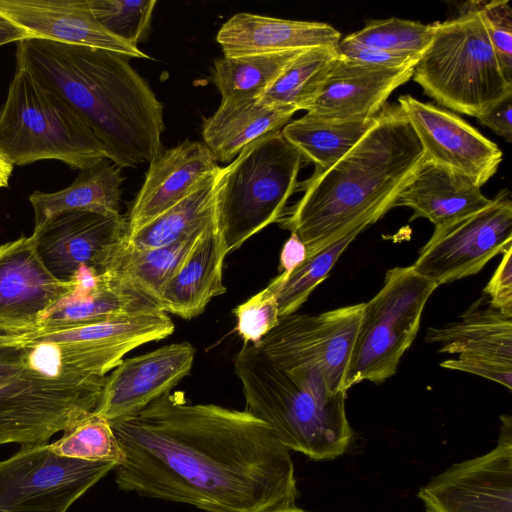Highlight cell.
<instances>
[{"label": "cell", "instance_id": "obj_1", "mask_svg": "<svg viewBox=\"0 0 512 512\" xmlns=\"http://www.w3.org/2000/svg\"><path fill=\"white\" fill-rule=\"evenodd\" d=\"M109 422L124 455L114 469L122 491L205 512H275L299 494L290 450L246 410L168 392Z\"/></svg>", "mask_w": 512, "mask_h": 512}, {"label": "cell", "instance_id": "obj_2", "mask_svg": "<svg viewBox=\"0 0 512 512\" xmlns=\"http://www.w3.org/2000/svg\"><path fill=\"white\" fill-rule=\"evenodd\" d=\"M130 59L37 38L17 42L16 49V66L30 70L65 99L120 169L150 163L163 151L164 106Z\"/></svg>", "mask_w": 512, "mask_h": 512}, {"label": "cell", "instance_id": "obj_3", "mask_svg": "<svg viewBox=\"0 0 512 512\" xmlns=\"http://www.w3.org/2000/svg\"><path fill=\"white\" fill-rule=\"evenodd\" d=\"M424 160L398 104H385L363 136L336 163L300 184L303 196L278 221L312 256L391 208Z\"/></svg>", "mask_w": 512, "mask_h": 512}, {"label": "cell", "instance_id": "obj_4", "mask_svg": "<svg viewBox=\"0 0 512 512\" xmlns=\"http://www.w3.org/2000/svg\"><path fill=\"white\" fill-rule=\"evenodd\" d=\"M105 378L65 369L51 344L0 337V445L48 443L96 410Z\"/></svg>", "mask_w": 512, "mask_h": 512}, {"label": "cell", "instance_id": "obj_5", "mask_svg": "<svg viewBox=\"0 0 512 512\" xmlns=\"http://www.w3.org/2000/svg\"><path fill=\"white\" fill-rule=\"evenodd\" d=\"M233 364L245 410L267 423L288 450L313 460L345 453L353 437L346 393H331L319 379L283 369L257 344L244 343Z\"/></svg>", "mask_w": 512, "mask_h": 512}, {"label": "cell", "instance_id": "obj_6", "mask_svg": "<svg viewBox=\"0 0 512 512\" xmlns=\"http://www.w3.org/2000/svg\"><path fill=\"white\" fill-rule=\"evenodd\" d=\"M412 78L438 104L479 117L512 97L510 82L490 43L475 1L456 18L435 23Z\"/></svg>", "mask_w": 512, "mask_h": 512}, {"label": "cell", "instance_id": "obj_7", "mask_svg": "<svg viewBox=\"0 0 512 512\" xmlns=\"http://www.w3.org/2000/svg\"><path fill=\"white\" fill-rule=\"evenodd\" d=\"M303 160L280 130L254 140L220 167L214 219L227 255L282 218Z\"/></svg>", "mask_w": 512, "mask_h": 512}, {"label": "cell", "instance_id": "obj_8", "mask_svg": "<svg viewBox=\"0 0 512 512\" xmlns=\"http://www.w3.org/2000/svg\"><path fill=\"white\" fill-rule=\"evenodd\" d=\"M0 153L12 165L52 159L80 170L106 158L75 109L22 66H16L0 109Z\"/></svg>", "mask_w": 512, "mask_h": 512}, {"label": "cell", "instance_id": "obj_9", "mask_svg": "<svg viewBox=\"0 0 512 512\" xmlns=\"http://www.w3.org/2000/svg\"><path fill=\"white\" fill-rule=\"evenodd\" d=\"M438 286L411 266L387 270L378 293L364 303L343 390L393 376L414 341L424 307Z\"/></svg>", "mask_w": 512, "mask_h": 512}, {"label": "cell", "instance_id": "obj_10", "mask_svg": "<svg viewBox=\"0 0 512 512\" xmlns=\"http://www.w3.org/2000/svg\"><path fill=\"white\" fill-rule=\"evenodd\" d=\"M363 305L281 317L257 345L283 369L315 377L331 393H346L343 380Z\"/></svg>", "mask_w": 512, "mask_h": 512}, {"label": "cell", "instance_id": "obj_11", "mask_svg": "<svg viewBox=\"0 0 512 512\" xmlns=\"http://www.w3.org/2000/svg\"><path fill=\"white\" fill-rule=\"evenodd\" d=\"M116 466L60 456L48 443L21 445L0 461V512H67Z\"/></svg>", "mask_w": 512, "mask_h": 512}, {"label": "cell", "instance_id": "obj_12", "mask_svg": "<svg viewBox=\"0 0 512 512\" xmlns=\"http://www.w3.org/2000/svg\"><path fill=\"white\" fill-rule=\"evenodd\" d=\"M512 246V201L500 191L483 209L435 227L412 265L437 286L480 272Z\"/></svg>", "mask_w": 512, "mask_h": 512}, {"label": "cell", "instance_id": "obj_13", "mask_svg": "<svg viewBox=\"0 0 512 512\" xmlns=\"http://www.w3.org/2000/svg\"><path fill=\"white\" fill-rule=\"evenodd\" d=\"M175 326L161 309L52 332L7 337L19 344H52L63 367L105 377L135 348L170 336Z\"/></svg>", "mask_w": 512, "mask_h": 512}, {"label": "cell", "instance_id": "obj_14", "mask_svg": "<svg viewBox=\"0 0 512 512\" xmlns=\"http://www.w3.org/2000/svg\"><path fill=\"white\" fill-rule=\"evenodd\" d=\"M501 420L493 450L452 465L419 490L427 512H512V418Z\"/></svg>", "mask_w": 512, "mask_h": 512}, {"label": "cell", "instance_id": "obj_15", "mask_svg": "<svg viewBox=\"0 0 512 512\" xmlns=\"http://www.w3.org/2000/svg\"><path fill=\"white\" fill-rule=\"evenodd\" d=\"M426 159L466 176L480 188L496 173L502 151L454 113L410 95L398 98Z\"/></svg>", "mask_w": 512, "mask_h": 512}, {"label": "cell", "instance_id": "obj_16", "mask_svg": "<svg viewBox=\"0 0 512 512\" xmlns=\"http://www.w3.org/2000/svg\"><path fill=\"white\" fill-rule=\"evenodd\" d=\"M127 235V219L87 210L59 213L31 235L37 254L58 280L70 282L81 266L102 274L113 249Z\"/></svg>", "mask_w": 512, "mask_h": 512}, {"label": "cell", "instance_id": "obj_17", "mask_svg": "<svg viewBox=\"0 0 512 512\" xmlns=\"http://www.w3.org/2000/svg\"><path fill=\"white\" fill-rule=\"evenodd\" d=\"M426 340L440 344V352L458 357L440 366L463 371L512 389V318L481 299L454 323L429 328Z\"/></svg>", "mask_w": 512, "mask_h": 512}, {"label": "cell", "instance_id": "obj_18", "mask_svg": "<svg viewBox=\"0 0 512 512\" xmlns=\"http://www.w3.org/2000/svg\"><path fill=\"white\" fill-rule=\"evenodd\" d=\"M72 286L47 270L32 236L0 245V337L36 332L40 316Z\"/></svg>", "mask_w": 512, "mask_h": 512}, {"label": "cell", "instance_id": "obj_19", "mask_svg": "<svg viewBox=\"0 0 512 512\" xmlns=\"http://www.w3.org/2000/svg\"><path fill=\"white\" fill-rule=\"evenodd\" d=\"M195 353L185 341L123 359L105 378L94 412L108 421L138 413L189 375Z\"/></svg>", "mask_w": 512, "mask_h": 512}, {"label": "cell", "instance_id": "obj_20", "mask_svg": "<svg viewBox=\"0 0 512 512\" xmlns=\"http://www.w3.org/2000/svg\"><path fill=\"white\" fill-rule=\"evenodd\" d=\"M0 14L31 38L150 59L138 47L108 32L94 17L89 0H0Z\"/></svg>", "mask_w": 512, "mask_h": 512}, {"label": "cell", "instance_id": "obj_21", "mask_svg": "<svg viewBox=\"0 0 512 512\" xmlns=\"http://www.w3.org/2000/svg\"><path fill=\"white\" fill-rule=\"evenodd\" d=\"M71 282V291L40 316L36 332L65 330L160 309L152 299L110 272L99 274L84 265Z\"/></svg>", "mask_w": 512, "mask_h": 512}, {"label": "cell", "instance_id": "obj_22", "mask_svg": "<svg viewBox=\"0 0 512 512\" xmlns=\"http://www.w3.org/2000/svg\"><path fill=\"white\" fill-rule=\"evenodd\" d=\"M413 67H380L339 55L307 113L336 121L372 120L392 92L412 78Z\"/></svg>", "mask_w": 512, "mask_h": 512}, {"label": "cell", "instance_id": "obj_23", "mask_svg": "<svg viewBox=\"0 0 512 512\" xmlns=\"http://www.w3.org/2000/svg\"><path fill=\"white\" fill-rule=\"evenodd\" d=\"M216 164L204 143L185 140L163 150L150 163L144 183L135 197L127 219L129 236L180 202Z\"/></svg>", "mask_w": 512, "mask_h": 512}, {"label": "cell", "instance_id": "obj_24", "mask_svg": "<svg viewBox=\"0 0 512 512\" xmlns=\"http://www.w3.org/2000/svg\"><path fill=\"white\" fill-rule=\"evenodd\" d=\"M340 40V32L327 23L246 12L233 15L216 36L225 57L337 47Z\"/></svg>", "mask_w": 512, "mask_h": 512}, {"label": "cell", "instance_id": "obj_25", "mask_svg": "<svg viewBox=\"0 0 512 512\" xmlns=\"http://www.w3.org/2000/svg\"><path fill=\"white\" fill-rule=\"evenodd\" d=\"M491 199L469 178L428 160H424L415 175L398 195L394 207L406 206L417 218L428 219L440 227L477 212Z\"/></svg>", "mask_w": 512, "mask_h": 512}, {"label": "cell", "instance_id": "obj_26", "mask_svg": "<svg viewBox=\"0 0 512 512\" xmlns=\"http://www.w3.org/2000/svg\"><path fill=\"white\" fill-rule=\"evenodd\" d=\"M226 255L213 219L181 268L161 290L159 308L183 319L199 316L214 297L226 292L223 284Z\"/></svg>", "mask_w": 512, "mask_h": 512}, {"label": "cell", "instance_id": "obj_27", "mask_svg": "<svg viewBox=\"0 0 512 512\" xmlns=\"http://www.w3.org/2000/svg\"><path fill=\"white\" fill-rule=\"evenodd\" d=\"M295 113L264 104L260 97L221 99L215 113L203 122V141L215 161L229 162L254 140L280 131Z\"/></svg>", "mask_w": 512, "mask_h": 512}, {"label": "cell", "instance_id": "obj_28", "mask_svg": "<svg viewBox=\"0 0 512 512\" xmlns=\"http://www.w3.org/2000/svg\"><path fill=\"white\" fill-rule=\"evenodd\" d=\"M121 169L104 158L80 170L74 182L59 191H35L29 196L35 228L53 216L70 210H87L105 215L120 214Z\"/></svg>", "mask_w": 512, "mask_h": 512}, {"label": "cell", "instance_id": "obj_29", "mask_svg": "<svg viewBox=\"0 0 512 512\" xmlns=\"http://www.w3.org/2000/svg\"><path fill=\"white\" fill-rule=\"evenodd\" d=\"M208 225L171 244L145 251L127 249L122 240L111 252L102 273L118 276L157 303L161 290L181 268Z\"/></svg>", "mask_w": 512, "mask_h": 512}, {"label": "cell", "instance_id": "obj_30", "mask_svg": "<svg viewBox=\"0 0 512 512\" xmlns=\"http://www.w3.org/2000/svg\"><path fill=\"white\" fill-rule=\"evenodd\" d=\"M219 169L204 177L180 202L126 236L123 246L134 251L154 249L208 225L214 218V192Z\"/></svg>", "mask_w": 512, "mask_h": 512}, {"label": "cell", "instance_id": "obj_31", "mask_svg": "<svg viewBox=\"0 0 512 512\" xmlns=\"http://www.w3.org/2000/svg\"><path fill=\"white\" fill-rule=\"evenodd\" d=\"M369 121H336L306 113L289 122L281 130L304 160L321 172L342 158L372 124Z\"/></svg>", "mask_w": 512, "mask_h": 512}, {"label": "cell", "instance_id": "obj_32", "mask_svg": "<svg viewBox=\"0 0 512 512\" xmlns=\"http://www.w3.org/2000/svg\"><path fill=\"white\" fill-rule=\"evenodd\" d=\"M339 57L337 47L304 50L263 92L267 105L308 111L320 95Z\"/></svg>", "mask_w": 512, "mask_h": 512}, {"label": "cell", "instance_id": "obj_33", "mask_svg": "<svg viewBox=\"0 0 512 512\" xmlns=\"http://www.w3.org/2000/svg\"><path fill=\"white\" fill-rule=\"evenodd\" d=\"M303 51L223 56L214 61L211 81L222 99L260 97Z\"/></svg>", "mask_w": 512, "mask_h": 512}, {"label": "cell", "instance_id": "obj_34", "mask_svg": "<svg viewBox=\"0 0 512 512\" xmlns=\"http://www.w3.org/2000/svg\"><path fill=\"white\" fill-rule=\"evenodd\" d=\"M362 224L318 253L309 256L289 275L280 273L270 284L277 293L280 318L295 313L329 272L349 246L367 228Z\"/></svg>", "mask_w": 512, "mask_h": 512}, {"label": "cell", "instance_id": "obj_35", "mask_svg": "<svg viewBox=\"0 0 512 512\" xmlns=\"http://www.w3.org/2000/svg\"><path fill=\"white\" fill-rule=\"evenodd\" d=\"M50 449L63 457L87 461H113L119 465L124 455L110 422L91 413L64 431Z\"/></svg>", "mask_w": 512, "mask_h": 512}, {"label": "cell", "instance_id": "obj_36", "mask_svg": "<svg viewBox=\"0 0 512 512\" xmlns=\"http://www.w3.org/2000/svg\"><path fill=\"white\" fill-rule=\"evenodd\" d=\"M434 32L435 23L389 18L371 21L347 37L366 46L419 59L431 43Z\"/></svg>", "mask_w": 512, "mask_h": 512}, {"label": "cell", "instance_id": "obj_37", "mask_svg": "<svg viewBox=\"0 0 512 512\" xmlns=\"http://www.w3.org/2000/svg\"><path fill=\"white\" fill-rule=\"evenodd\" d=\"M96 20L112 35L138 47L149 34L155 0H89Z\"/></svg>", "mask_w": 512, "mask_h": 512}, {"label": "cell", "instance_id": "obj_38", "mask_svg": "<svg viewBox=\"0 0 512 512\" xmlns=\"http://www.w3.org/2000/svg\"><path fill=\"white\" fill-rule=\"evenodd\" d=\"M236 331L244 343L258 344L280 320L277 293L267 287L233 309Z\"/></svg>", "mask_w": 512, "mask_h": 512}, {"label": "cell", "instance_id": "obj_39", "mask_svg": "<svg viewBox=\"0 0 512 512\" xmlns=\"http://www.w3.org/2000/svg\"><path fill=\"white\" fill-rule=\"evenodd\" d=\"M475 5L504 75L512 82V10L509 2L475 1Z\"/></svg>", "mask_w": 512, "mask_h": 512}, {"label": "cell", "instance_id": "obj_40", "mask_svg": "<svg viewBox=\"0 0 512 512\" xmlns=\"http://www.w3.org/2000/svg\"><path fill=\"white\" fill-rule=\"evenodd\" d=\"M337 51L340 56L346 59L380 67L414 66L419 60L415 57L366 46L349 39L347 36L339 41Z\"/></svg>", "mask_w": 512, "mask_h": 512}, {"label": "cell", "instance_id": "obj_41", "mask_svg": "<svg viewBox=\"0 0 512 512\" xmlns=\"http://www.w3.org/2000/svg\"><path fill=\"white\" fill-rule=\"evenodd\" d=\"M484 293L488 295L492 308L512 318V246L503 253Z\"/></svg>", "mask_w": 512, "mask_h": 512}, {"label": "cell", "instance_id": "obj_42", "mask_svg": "<svg viewBox=\"0 0 512 512\" xmlns=\"http://www.w3.org/2000/svg\"><path fill=\"white\" fill-rule=\"evenodd\" d=\"M477 119L506 141H512L511 98L501 102L487 113L477 117Z\"/></svg>", "mask_w": 512, "mask_h": 512}, {"label": "cell", "instance_id": "obj_43", "mask_svg": "<svg viewBox=\"0 0 512 512\" xmlns=\"http://www.w3.org/2000/svg\"><path fill=\"white\" fill-rule=\"evenodd\" d=\"M307 258V249L305 244L292 233L284 243L280 253L279 271L284 275H289L296 267Z\"/></svg>", "mask_w": 512, "mask_h": 512}, {"label": "cell", "instance_id": "obj_44", "mask_svg": "<svg viewBox=\"0 0 512 512\" xmlns=\"http://www.w3.org/2000/svg\"><path fill=\"white\" fill-rule=\"evenodd\" d=\"M30 38L31 36L24 29L0 14V46Z\"/></svg>", "mask_w": 512, "mask_h": 512}, {"label": "cell", "instance_id": "obj_45", "mask_svg": "<svg viewBox=\"0 0 512 512\" xmlns=\"http://www.w3.org/2000/svg\"><path fill=\"white\" fill-rule=\"evenodd\" d=\"M12 171L13 165L0 153V187L8 186Z\"/></svg>", "mask_w": 512, "mask_h": 512}, {"label": "cell", "instance_id": "obj_46", "mask_svg": "<svg viewBox=\"0 0 512 512\" xmlns=\"http://www.w3.org/2000/svg\"><path fill=\"white\" fill-rule=\"evenodd\" d=\"M275 512H306L300 508H297L295 505L293 506H290V507H286V508H283V509H280L278 511H275Z\"/></svg>", "mask_w": 512, "mask_h": 512}]
</instances>
